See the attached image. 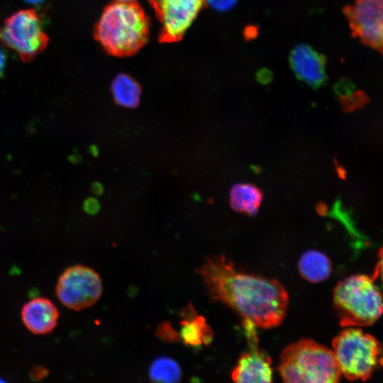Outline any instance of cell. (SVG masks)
Listing matches in <instances>:
<instances>
[{
	"instance_id": "5b68a950",
	"label": "cell",
	"mask_w": 383,
	"mask_h": 383,
	"mask_svg": "<svg viewBox=\"0 0 383 383\" xmlns=\"http://www.w3.org/2000/svg\"><path fill=\"white\" fill-rule=\"evenodd\" d=\"M333 352L341 374L365 381L383 367V345L358 327H345L333 340Z\"/></svg>"
},
{
	"instance_id": "ba28073f",
	"label": "cell",
	"mask_w": 383,
	"mask_h": 383,
	"mask_svg": "<svg viewBox=\"0 0 383 383\" xmlns=\"http://www.w3.org/2000/svg\"><path fill=\"white\" fill-rule=\"evenodd\" d=\"M343 12L352 35L383 57V0H354Z\"/></svg>"
},
{
	"instance_id": "3957f363",
	"label": "cell",
	"mask_w": 383,
	"mask_h": 383,
	"mask_svg": "<svg viewBox=\"0 0 383 383\" xmlns=\"http://www.w3.org/2000/svg\"><path fill=\"white\" fill-rule=\"evenodd\" d=\"M279 370L283 383H339L342 375L333 350L310 339L287 346Z\"/></svg>"
},
{
	"instance_id": "d6986e66",
	"label": "cell",
	"mask_w": 383,
	"mask_h": 383,
	"mask_svg": "<svg viewBox=\"0 0 383 383\" xmlns=\"http://www.w3.org/2000/svg\"><path fill=\"white\" fill-rule=\"evenodd\" d=\"M237 0H205L211 6L218 11H226L232 8Z\"/></svg>"
},
{
	"instance_id": "603a6c76",
	"label": "cell",
	"mask_w": 383,
	"mask_h": 383,
	"mask_svg": "<svg viewBox=\"0 0 383 383\" xmlns=\"http://www.w3.org/2000/svg\"><path fill=\"white\" fill-rule=\"evenodd\" d=\"M257 79L261 83L265 84L270 81L271 74L267 73V71H262L260 74H258Z\"/></svg>"
},
{
	"instance_id": "7a4b0ae2",
	"label": "cell",
	"mask_w": 383,
	"mask_h": 383,
	"mask_svg": "<svg viewBox=\"0 0 383 383\" xmlns=\"http://www.w3.org/2000/svg\"><path fill=\"white\" fill-rule=\"evenodd\" d=\"M149 31V18L138 4L116 1L104 9L94 35L109 54L125 57L146 44Z\"/></svg>"
},
{
	"instance_id": "7c38bea8",
	"label": "cell",
	"mask_w": 383,
	"mask_h": 383,
	"mask_svg": "<svg viewBox=\"0 0 383 383\" xmlns=\"http://www.w3.org/2000/svg\"><path fill=\"white\" fill-rule=\"evenodd\" d=\"M60 313L55 304L49 299L35 297L23 304L21 318L25 327L32 333L45 335L57 326Z\"/></svg>"
},
{
	"instance_id": "ffe728a7",
	"label": "cell",
	"mask_w": 383,
	"mask_h": 383,
	"mask_svg": "<svg viewBox=\"0 0 383 383\" xmlns=\"http://www.w3.org/2000/svg\"><path fill=\"white\" fill-rule=\"evenodd\" d=\"M100 208V204L95 198H88L84 201V209L89 214H95L98 212Z\"/></svg>"
},
{
	"instance_id": "8992f818",
	"label": "cell",
	"mask_w": 383,
	"mask_h": 383,
	"mask_svg": "<svg viewBox=\"0 0 383 383\" xmlns=\"http://www.w3.org/2000/svg\"><path fill=\"white\" fill-rule=\"evenodd\" d=\"M0 40L22 60H29L46 48L49 38L38 13L34 9H23L6 19L0 29Z\"/></svg>"
},
{
	"instance_id": "44dd1931",
	"label": "cell",
	"mask_w": 383,
	"mask_h": 383,
	"mask_svg": "<svg viewBox=\"0 0 383 383\" xmlns=\"http://www.w3.org/2000/svg\"><path fill=\"white\" fill-rule=\"evenodd\" d=\"M372 277L379 278L383 283V247L379 251L378 262Z\"/></svg>"
},
{
	"instance_id": "52a82bcc",
	"label": "cell",
	"mask_w": 383,
	"mask_h": 383,
	"mask_svg": "<svg viewBox=\"0 0 383 383\" xmlns=\"http://www.w3.org/2000/svg\"><path fill=\"white\" fill-rule=\"evenodd\" d=\"M103 284L100 275L94 269L75 265L60 274L55 294L65 307L82 311L95 304L101 298Z\"/></svg>"
},
{
	"instance_id": "9a60e30c",
	"label": "cell",
	"mask_w": 383,
	"mask_h": 383,
	"mask_svg": "<svg viewBox=\"0 0 383 383\" xmlns=\"http://www.w3.org/2000/svg\"><path fill=\"white\" fill-rule=\"evenodd\" d=\"M263 194L252 184H235L230 192V205L233 210L255 216L261 205Z\"/></svg>"
},
{
	"instance_id": "277c9868",
	"label": "cell",
	"mask_w": 383,
	"mask_h": 383,
	"mask_svg": "<svg viewBox=\"0 0 383 383\" xmlns=\"http://www.w3.org/2000/svg\"><path fill=\"white\" fill-rule=\"evenodd\" d=\"M365 274H354L334 289L333 301L343 327L368 326L383 313V297L374 282Z\"/></svg>"
},
{
	"instance_id": "4316f807",
	"label": "cell",
	"mask_w": 383,
	"mask_h": 383,
	"mask_svg": "<svg viewBox=\"0 0 383 383\" xmlns=\"http://www.w3.org/2000/svg\"><path fill=\"white\" fill-rule=\"evenodd\" d=\"M135 0H118V1H124V2H129V1H134Z\"/></svg>"
},
{
	"instance_id": "6da1fadb",
	"label": "cell",
	"mask_w": 383,
	"mask_h": 383,
	"mask_svg": "<svg viewBox=\"0 0 383 383\" xmlns=\"http://www.w3.org/2000/svg\"><path fill=\"white\" fill-rule=\"evenodd\" d=\"M196 272L211 299L232 309L244 321L262 328L283 321L289 297L278 280L243 271L223 255L207 257Z\"/></svg>"
},
{
	"instance_id": "2e32d148",
	"label": "cell",
	"mask_w": 383,
	"mask_h": 383,
	"mask_svg": "<svg viewBox=\"0 0 383 383\" xmlns=\"http://www.w3.org/2000/svg\"><path fill=\"white\" fill-rule=\"evenodd\" d=\"M111 90L115 103L121 106L135 108L140 103V86L128 74H118L111 83Z\"/></svg>"
},
{
	"instance_id": "9c48e42d",
	"label": "cell",
	"mask_w": 383,
	"mask_h": 383,
	"mask_svg": "<svg viewBox=\"0 0 383 383\" xmlns=\"http://www.w3.org/2000/svg\"><path fill=\"white\" fill-rule=\"evenodd\" d=\"M161 23L159 40H180L205 4V0H148Z\"/></svg>"
},
{
	"instance_id": "484cf974",
	"label": "cell",
	"mask_w": 383,
	"mask_h": 383,
	"mask_svg": "<svg viewBox=\"0 0 383 383\" xmlns=\"http://www.w3.org/2000/svg\"><path fill=\"white\" fill-rule=\"evenodd\" d=\"M91 153L94 154V155H97L98 151H97V148L96 146L91 147Z\"/></svg>"
},
{
	"instance_id": "7402d4cb",
	"label": "cell",
	"mask_w": 383,
	"mask_h": 383,
	"mask_svg": "<svg viewBox=\"0 0 383 383\" xmlns=\"http://www.w3.org/2000/svg\"><path fill=\"white\" fill-rule=\"evenodd\" d=\"M5 46L0 40V76L3 74L7 60V53L5 50Z\"/></svg>"
},
{
	"instance_id": "8fae6325",
	"label": "cell",
	"mask_w": 383,
	"mask_h": 383,
	"mask_svg": "<svg viewBox=\"0 0 383 383\" xmlns=\"http://www.w3.org/2000/svg\"><path fill=\"white\" fill-rule=\"evenodd\" d=\"M289 64L297 78L313 88L322 86L326 80V57L307 45L294 48Z\"/></svg>"
},
{
	"instance_id": "e0dca14e",
	"label": "cell",
	"mask_w": 383,
	"mask_h": 383,
	"mask_svg": "<svg viewBox=\"0 0 383 383\" xmlns=\"http://www.w3.org/2000/svg\"><path fill=\"white\" fill-rule=\"evenodd\" d=\"M148 374L152 383H180L182 376L178 362L169 357L156 358L150 365Z\"/></svg>"
},
{
	"instance_id": "30bf717a",
	"label": "cell",
	"mask_w": 383,
	"mask_h": 383,
	"mask_svg": "<svg viewBox=\"0 0 383 383\" xmlns=\"http://www.w3.org/2000/svg\"><path fill=\"white\" fill-rule=\"evenodd\" d=\"M250 343L253 347L240 356L232 371L233 383H273L271 358L257 347V339Z\"/></svg>"
},
{
	"instance_id": "d4e9b609",
	"label": "cell",
	"mask_w": 383,
	"mask_h": 383,
	"mask_svg": "<svg viewBox=\"0 0 383 383\" xmlns=\"http://www.w3.org/2000/svg\"><path fill=\"white\" fill-rule=\"evenodd\" d=\"M24 1L33 5H39L43 3L45 0H23Z\"/></svg>"
},
{
	"instance_id": "ac0fdd59",
	"label": "cell",
	"mask_w": 383,
	"mask_h": 383,
	"mask_svg": "<svg viewBox=\"0 0 383 383\" xmlns=\"http://www.w3.org/2000/svg\"><path fill=\"white\" fill-rule=\"evenodd\" d=\"M155 335L165 343H179L181 340L178 333L168 321H165L157 325Z\"/></svg>"
},
{
	"instance_id": "cb8c5ba5",
	"label": "cell",
	"mask_w": 383,
	"mask_h": 383,
	"mask_svg": "<svg viewBox=\"0 0 383 383\" xmlns=\"http://www.w3.org/2000/svg\"><path fill=\"white\" fill-rule=\"evenodd\" d=\"M91 190L95 195H100L103 193V186L99 182H94L91 186Z\"/></svg>"
},
{
	"instance_id": "5bb4252c",
	"label": "cell",
	"mask_w": 383,
	"mask_h": 383,
	"mask_svg": "<svg viewBox=\"0 0 383 383\" xmlns=\"http://www.w3.org/2000/svg\"><path fill=\"white\" fill-rule=\"evenodd\" d=\"M298 269L303 278L312 283H318L328 279L332 272L329 258L323 253L310 250L300 257Z\"/></svg>"
},
{
	"instance_id": "83f0119b",
	"label": "cell",
	"mask_w": 383,
	"mask_h": 383,
	"mask_svg": "<svg viewBox=\"0 0 383 383\" xmlns=\"http://www.w3.org/2000/svg\"><path fill=\"white\" fill-rule=\"evenodd\" d=\"M0 383H6L4 379L0 378Z\"/></svg>"
},
{
	"instance_id": "4fadbf2b",
	"label": "cell",
	"mask_w": 383,
	"mask_h": 383,
	"mask_svg": "<svg viewBox=\"0 0 383 383\" xmlns=\"http://www.w3.org/2000/svg\"><path fill=\"white\" fill-rule=\"evenodd\" d=\"M180 318L179 335L184 344L190 347L210 344L213 331L205 318L197 313L192 302L182 309Z\"/></svg>"
}]
</instances>
